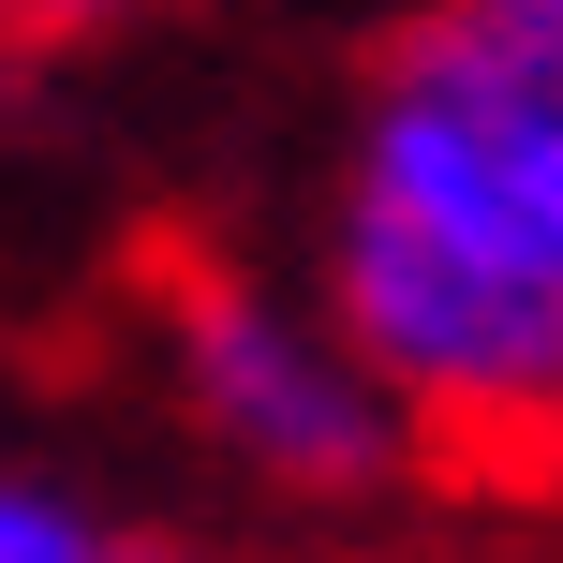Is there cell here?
<instances>
[{
	"label": "cell",
	"mask_w": 563,
	"mask_h": 563,
	"mask_svg": "<svg viewBox=\"0 0 563 563\" xmlns=\"http://www.w3.org/2000/svg\"><path fill=\"white\" fill-rule=\"evenodd\" d=\"M356 208L445 238L563 341V0H430L371 59Z\"/></svg>",
	"instance_id": "6da1fadb"
},
{
	"label": "cell",
	"mask_w": 563,
	"mask_h": 563,
	"mask_svg": "<svg viewBox=\"0 0 563 563\" xmlns=\"http://www.w3.org/2000/svg\"><path fill=\"white\" fill-rule=\"evenodd\" d=\"M178 371H194L208 430L253 445L267 475L356 489V475H386V460H400V416H386L341 356H311L282 311H253L238 282H178Z\"/></svg>",
	"instance_id": "7a4b0ae2"
},
{
	"label": "cell",
	"mask_w": 563,
	"mask_h": 563,
	"mask_svg": "<svg viewBox=\"0 0 563 563\" xmlns=\"http://www.w3.org/2000/svg\"><path fill=\"white\" fill-rule=\"evenodd\" d=\"M0 563H134V549H104L75 505H30V489H0Z\"/></svg>",
	"instance_id": "3957f363"
}]
</instances>
